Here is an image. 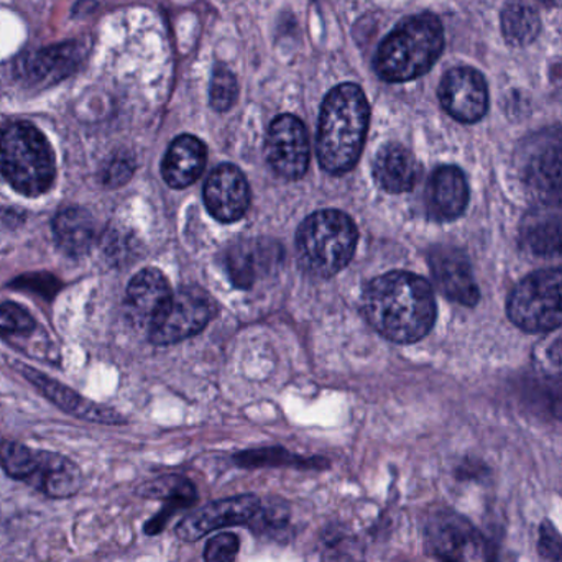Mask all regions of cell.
Instances as JSON below:
<instances>
[{
	"instance_id": "cell-1",
	"label": "cell",
	"mask_w": 562,
	"mask_h": 562,
	"mask_svg": "<svg viewBox=\"0 0 562 562\" xmlns=\"http://www.w3.org/2000/svg\"><path fill=\"white\" fill-rule=\"evenodd\" d=\"M362 313L385 339L396 344L418 342L435 326V293L431 284L415 273H385L363 290Z\"/></svg>"
},
{
	"instance_id": "cell-2",
	"label": "cell",
	"mask_w": 562,
	"mask_h": 562,
	"mask_svg": "<svg viewBox=\"0 0 562 562\" xmlns=\"http://www.w3.org/2000/svg\"><path fill=\"white\" fill-rule=\"evenodd\" d=\"M370 105L352 82L337 86L324 99L317 127V158L324 171L344 175L362 155L369 131Z\"/></svg>"
},
{
	"instance_id": "cell-3",
	"label": "cell",
	"mask_w": 562,
	"mask_h": 562,
	"mask_svg": "<svg viewBox=\"0 0 562 562\" xmlns=\"http://www.w3.org/2000/svg\"><path fill=\"white\" fill-rule=\"evenodd\" d=\"M442 48L445 32L438 16L419 13L400 22L380 43L373 68L383 81H412L432 68Z\"/></svg>"
},
{
	"instance_id": "cell-4",
	"label": "cell",
	"mask_w": 562,
	"mask_h": 562,
	"mask_svg": "<svg viewBox=\"0 0 562 562\" xmlns=\"http://www.w3.org/2000/svg\"><path fill=\"white\" fill-rule=\"evenodd\" d=\"M357 243L359 231L350 216L337 210L317 211L297 229V260L311 276L329 279L349 266Z\"/></svg>"
},
{
	"instance_id": "cell-5",
	"label": "cell",
	"mask_w": 562,
	"mask_h": 562,
	"mask_svg": "<svg viewBox=\"0 0 562 562\" xmlns=\"http://www.w3.org/2000/svg\"><path fill=\"white\" fill-rule=\"evenodd\" d=\"M0 173L25 196H40L55 181V155L45 135L29 122L0 127Z\"/></svg>"
},
{
	"instance_id": "cell-6",
	"label": "cell",
	"mask_w": 562,
	"mask_h": 562,
	"mask_svg": "<svg viewBox=\"0 0 562 562\" xmlns=\"http://www.w3.org/2000/svg\"><path fill=\"white\" fill-rule=\"evenodd\" d=\"M512 323L527 333H548L562 326V267L531 273L512 291Z\"/></svg>"
},
{
	"instance_id": "cell-7",
	"label": "cell",
	"mask_w": 562,
	"mask_h": 562,
	"mask_svg": "<svg viewBox=\"0 0 562 562\" xmlns=\"http://www.w3.org/2000/svg\"><path fill=\"white\" fill-rule=\"evenodd\" d=\"M216 313V301L206 290L194 284L180 288L148 329L150 340L157 346L181 342L206 329Z\"/></svg>"
},
{
	"instance_id": "cell-8",
	"label": "cell",
	"mask_w": 562,
	"mask_h": 562,
	"mask_svg": "<svg viewBox=\"0 0 562 562\" xmlns=\"http://www.w3.org/2000/svg\"><path fill=\"white\" fill-rule=\"evenodd\" d=\"M266 155L279 177L301 180L310 167V140L303 122L291 114L279 115L270 124Z\"/></svg>"
},
{
	"instance_id": "cell-9",
	"label": "cell",
	"mask_w": 562,
	"mask_h": 562,
	"mask_svg": "<svg viewBox=\"0 0 562 562\" xmlns=\"http://www.w3.org/2000/svg\"><path fill=\"white\" fill-rule=\"evenodd\" d=\"M439 101L456 121L474 124L488 109V89L484 76L468 66L446 72L439 85Z\"/></svg>"
},
{
	"instance_id": "cell-10",
	"label": "cell",
	"mask_w": 562,
	"mask_h": 562,
	"mask_svg": "<svg viewBox=\"0 0 562 562\" xmlns=\"http://www.w3.org/2000/svg\"><path fill=\"white\" fill-rule=\"evenodd\" d=\"M262 504L256 495H239L211 502L178 524L177 535L183 541H198L220 528L249 524L259 514Z\"/></svg>"
},
{
	"instance_id": "cell-11",
	"label": "cell",
	"mask_w": 562,
	"mask_h": 562,
	"mask_svg": "<svg viewBox=\"0 0 562 562\" xmlns=\"http://www.w3.org/2000/svg\"><path fill=\"white\" fill-rule=\"evenodd\" d=\"M250 200L249 181L236 165H220L207 178L204 203L211 216L220 223H236L246 216Z\"/></svg>"
},
{
	"instance_id": "cell-12",
	"label": "cell",
	"mask_w": 562,
	"mask_h": 562,
	"mask_svg": "<svg viewBox=\"0 0 562 562\" xmlns=\"http://www.w3.org/2000/svg\"><path fill=\"white\" fill-rule=\"evenodd\" d=\"M428 540L439 562H485L481 535L458 515H439L429 525Z\"/></svg>"
},
{
	"instance_id": "cell-13",
	"label": "cell",
	"mask_w": 562,
	"mask_h": 562,
	"mask_svg": "<svg viewBox=\"0 0 562 562\" xmlns=\"http://www.w3.org/2000/svg\"><path fill=\"white\" fill-rule=\"evenodd\" d=\"M432 279L445 296L464 306H475L481 293L468 257L454 247H436L429 256Z\"/></svg>"
},
{
	"instance_id": "cell-14",
	"label": "cell",
	"mask_w": 562,
	"mask_h": 562,
	"mask_svg": "<svg viewBox=\"0 0 562 562\" xmlns=\"http://www.w3.org/2000/svg\"><path fill=\"white\" fill-rule=\"evenodd\" d=\"M525 249L541 257L562 256V198L537 204L521 223Z\"/></svg>"
},
{
	"instance_id": "cell-15",
	"label": "cell",
	"mask_w": 562,
	"mask_h": 562,
	"mask_svg": "<svg viewBox=\"0 0 562 562\" xmlns=\"http://www.w3.org/2000/svg\"><path fill=\"white\" fill-rule=\"evenodd\" d=\"M171 294L173 291H171L170 283L160 270L145 269L128 283L125 304H127L132 319L138 326L150 329L154 321L160 316L161 311L170 301Z\"/></svg>"
},
{
	"instance_id": "cell-16",
	"label": "cell",
	"mask_w": 562,
	"mask_h": 562,
	"mask_svg": "<svg viewBox=\"0 0 562 562\" xmlns=\"http://www.w3.org/2000/svg\"><path fill=\"white\" fill-rule=\"evenodd\" d=\"M81 53L78 43L40 49L32 55L23 56L16 63V71L26 85H53L75 71L81 59Z\"/></svg>"
},
{
	"instance_id": "cell-17",
	"label": "cell",
	"mask_w": 562,
	"mask_h": 562,
	"mask_svg": "<svg viewBox=\"0 0 562 562\" xmlns=\"http://www.w3.org/2000/svg\"><path fill=\"white\" fill-rule=\"evenodd\" d=\"M206 160V145L200 138L194 135H180L171 142L161 161V177L173 190H184L200 180Z\"/></svg>"
},
{
	"instance_id": "cell-18",
	"label": "cell",
	"mask_w": 562,
	"mask_h": 562,
	"mask_svg": "<svg viewBox=\"0 0 562 562\" xmlns=\"http://www.w3.org/2000/svg\"><path fill=\"white\" fill-rule=\"evenodd\" d=\"M422 167L415 155L400 144L383 145L373 161V180L386 193H408L418 183Z\"/></svg>"
},
{
	"instance_id": "cell-19",
	"label": "cell",
	"mask_w": 562,
	"mask_h": 562,
	"mask_svg": "<svg viewBox=\"0 0 562 562\" xmlns=\"http://www.w3.org/2000/svg\"><path fill=\"white\" fill-rule=\"evenodd\" d=\"M429 214L438 221H452L462 216L469 203V187L458 167H441L432 173L428 184Z\"/></svg>"
},
{
	"instance_id": "cell-20",
	"label": "cell",
	"mask_w": 562,
	"mask_h": 562,
	"mask_svg": "<svg viewBox=\"0 0 562 562\" xmlns=\"http://www.w3.org/2000/svg\"><path fill=\"white\" fill-rule=\"evenodd\" d=\"M22 372L49 402L55 403L56 406L65 409L69 415L79 416V418L88 419V422L105 423V425L124 423V418L112 409L102 408V406L88 402L68 386L48 379V376L30 369V367H22Z\"/></svg>"
},
{
	"instance_id": "cell-21",
	"label": "cell",
	"mask_w": 562,
	"mask_h": 562,
	"mask_svg": "<svg viewBox=\"0 0 562 562\" xmlns=\"http://www.w3.org/2000/svg\"><path fill=\"white\" fill-rule=\"evenodd\" d=\"M81 471L56 452L38 451V468L29 484L52 498H69L81 487Z\"/></svg>"
},
{
	"instance_id": "cell-22",
	"label": "cell",
	"mask_w": 562,
	"mask_h": 562,
	"mask_svg": "<svg viewBox=\"0 0 562 562\" xmlns=\"http://www.w3.org/2000/svg\"><path fill=\"white\" fill-rule=\"evenodd\" d=\"M53 234L63 252L71 257L86 256L95 243V223L82 207H66L53 220Z\"/></svg>"
},
{
	"instance_id": "cell-23",
	"label": "cell",
	"mask_w": 562,
	"mask_h": 562,
	"mask_svg": "<svg viewBox=\"0 0 562 562\" xmlns=\"http://www.w3.org/2000/svg\"><path fill=\"white\" fill-rule=\"evenodd\" d=\"M524 177L530 187L543 193L562 194V138L547 142L528 155Z\"/></svg>"
},
{
	"instance_id": "cell-24",
	"label": "cell",
	"mask_w": 562,
	"mask_h": 562,
	"mask_svg": "<svg viewBox=\"0 0 562 562\" xmlns=\"http://www.w3.org/2000/svg\"><path fill=\"white\" fill-rule=\"evenodd\" d=\"M541 20L537 9L527 0H508L502 10V32L508 45H530L540 35Z\"/></svg>"
},
{
	"instance_id": "cell-25",
	"label": "cell",
	"mask_w": 562,
	"mask_h": 562,
	"mask_svg": "<svg viewBox=\"0 0 562 562\" xmlns=\"http://www.w3.org/2000/svg\"><path fill=\"white\" fill-rule=\"evenodd\" d=\"M140 494L148 498L167 501L175 510L188 507L196 501V491H194L193 484L180 475H167V477L148 482L140 488Z\"/></svg>"
},
{
	"instance_id": "cell-26",
	"label": "cell",
	"mask_w": 562,
	"mask_h": 562,
	"mask_svg": "<svg viewBox=\"0 0 562 562\" xmlns=\"http://www.w3.org/2000/svg\"><path fill=\"white\" fill-rule=\"evenodd\" d=\"M0 465L9 477L29 482L38 468V451L15 441H3L0 445Z\"/></svg>"
},
{
	"instance_id": "cell-27",
	"label": "cell",
	"mask_w": 562,
	"mask_h": 562,
	"mask_svg": "<svg viewBox=\"0 0 562 562\" xmlns=\"http://www.w3.org/2000/svg\"><path fill=\"white\" fill-rule=\"evenodd\" d=\"M237 95H239V85H237L236 75L226 66L217 65L211 76V108L217 112L229 111L236 104Z\"/></svg>"
},
{
	"instance_id": "cell-28",
	"label": "cell",
	"mask_w": 562,
	"mask_h": 562,
	"mask_svg": "<svg viewBox=\"0 0 562 562\" xmlns=\"http://www.w3.org/2000/svg\"><path fill=\"white\" fill-rule=\"evenodd\" d=\"M256 249L247 246V244H239L227 254V270H229L231 279L237 286L249 288L256 280Z\"/></svg>"
},
{
	"instance_id": "cell-29",
	"label": "cell",
	"mask_w": 562,
	"mask_h": 562,
	"mask_svg": "<svg viewBox=\"0 0 562 562\" xmlns=\"http://www.w3.org/2000/svg\"><path fill=\"white\" fill-rule=\"evenodd\" d=\"M237 464L244 468H260V465H297L304 464L310 468L311 462L296 456L288 454L283 449H266V451H249L236 458Z\"/></svg>"
},
{
	"instance_id": "cell-30",
	"label": "cell",
	"mask_w": 562,
	"mask_h": 562,
	"mask_svg": "<svg viewBox=\"0 0 562 562\" xmlns=\"http://www.w3.org/2000/svg\"><path fill=\"white\" fill-rule=\"evenodd\" d=\"M35 329V321L15 303L0 304V336L29 334Z\"/></svg>"
},
{
	"instance_id": "cell-31",
	"label": "cell",
	"mask_w": 562,
	"mask_h": 562,
	"mask_svg": "<svg viewBox=\"0 0 562 562\" xmlns=\"http://www.w3.org/2000/svg\"><path fill=\"white\" fill-rule=\"evenodd\" d=\"M134 171V157L127 154H117L102 168L101 180L108 188H121L131 180Z\"/></svg>"
},
{
	"instance_id": "cell-32",
	"label": "cell",
	"mask_w": 562,
	"mask_h": 562,
	"mask_svg": "<svg viewBox=\"0 0 562 562\" xmlns=\"http://www.w3.org/2000/svg\"><path fill=\"white\" fill-rule=\"evenodd\" d=\"M240 541L236 535L221 533L207 541L204 550L206 562H233L239 553Z\"/></svg>"
},
{
	"instance_id": "cell-33",
	"label": "cell",
	"mask_w": 562,
	"mask_h": 562,
	"mask_svg": "<svg viewBox=\"0 0 562 562\" xmlns=\"http://www.w3.org/2000/svg\"><path fill=\"white\" fill-rule=\"evenodd\" d=\"M538 363L547 375L562 380V334L541 346Z\"/></svg>"
},
{
	"instance_id": "cell-34",
	"label": "cell",
	"mask_w": 562,
	"mask_h": 562,
	"mask_svg": "<svg viewBox=\"0 0 562 562\" xmlns=\"http://www.w3.org/2000/svg\"><path fill=\"white\" fill-rule=\"evenodd\" d=\"M538 551L547 561H558L562 557V538L557 528L550 521H544L540 527L538 538Z\"/></svg>"
},
{
	"instance_id": "cell-35",
	"label": "cell",
	"mask_w": 562,
	"mask_h": 562,
	"mask_svg": "<svg viewBox=\"0 0 562 562\" xmlns=\"http://www.w3.org/2000/svg\"><path fill=\"white\" fill-rule=\"evenodd\" d=\"M16 286L29 288L32 291H38L40 294L55 293L59 288L58 280L49 276H32L23 277V279L15 281Z\"/></svg>"
},
{
	"instance_id": "cell-36",
	"label": "cell",
	"mask_w": 562,
	"mask_h": 562,
	"mask_svg": "<svg viewBox=\"0 0 562 562\" xmlns=\"http://www.w3.org/2000/svg\"><path fill=\"white\" fill-rule=\"evenodd\" d=\"M25 214L20 211L0 206V226L19 227L20 224L25 223Z\"/></svg>"
}]
</instances>
